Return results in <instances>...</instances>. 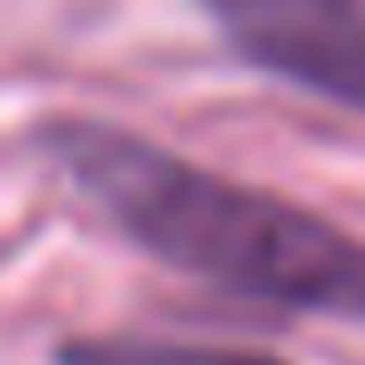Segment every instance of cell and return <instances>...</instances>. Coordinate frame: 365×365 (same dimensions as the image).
<instances>
[{
	"label": "cell",
	"instance_id": "2",
	"mask_svg": "<svg viewBox=\"0 0 365 365\" xmlns=\"http://www.w3.org/2000/svg\"><path fill=\"white\" fill-rule=\"evenodd\" d=\"M205 13L257 71L365 109V0H205Z\"/></svg>",
	"mask_w": 365,
	"mask_h": 365
},
{
	"label": "cell",
	"instance_id": "1",
	"mask_svg": "<svg viewBox=\"0 0 365 365\" xmlns=\"http://www.w3.org/2000/svg\"><path fill=\"white\" fill-rule=\"evenodd\" d=\"M38 148L148 257L250 302L365 321V244L321 212L205 173L109 122L64 115L38 128Z\"/></svg>",
	"mask_w": 365,
	"mask_h": 365
},
{
	"label": "cell",
	"instance_id": "3",
	"mask_svg": "<svg viewBox=\"0 0 365 365\" xmlns=\"http://www.w3.org/2000/svg\"><path fill=\"white\" fill-rule=\"evenodd\" d=\"M58 365H276L263 353H231V346H180V340H71L58 346Z\"/></svg>",
	"mask_w": 365,
	"mask_h": 365
}]
</instances>
